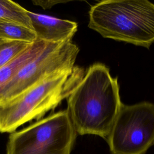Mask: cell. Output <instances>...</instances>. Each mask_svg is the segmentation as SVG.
Segmentation results:
<instances>
[{
    "label": "cell",
    "instance_id": "30bf717a",
    "mask_svg": "<svg viewBox=\"0 0 154 154\" xmlns=\"http://www.w3.org/2000/svg\"><path fill=\"white\" fill-rule=\"evenodd\" d=\"M0 38L33 43L37 40L35 32L23 25L0 21Z\"/></svg>",
    "mask_w": 154,
    "mask_h": 154
},
{
    "label": "cell",
    "instance_id": "6da1fadb",
    "mask_svg": "<svg viewBox=\"0 0 154 154\" xmlns=\"http://www.w3.org/2000/svg\"><path fill=\"white\" fill-rule=\"evenodd\" d=\"M67 99V112L79 135L106 139L122 103L117 78L105 64L91 65Z\"/></svg>",
    "mask_w": 154,
    "mask_h": 154
},
{
    "label": "cell",
    "instance_id": "8fae6325",
    "mask_svg": "<svg viewBox=\"0 0 154 154\" xmlns=\"http://www.w3.org/2000/svg\"><path fill=\"white\" fill-rule=\"evenodd\" d=\"M31 44L0 38V68L27 49Z\"/></svg>",
    "mask_w": 154,
    "mask_h": 154
},
{
    "label": "cell",
    "instance_id": "5b68a950",
    "mask_svg": "<svg viewBox=\"0 0 154 154\" xmlns=\"http://www.w3.org/2000/svg\"><path fill=\"white\" fill-rule=\"evenodd\" d=\"M106 140L111 154H144L154 144V104L122 103Z\"/></svg>",
    "mask_w": 154,
    "mask_h": 154
},
{
    "label": "cell",
    "instance_id": "52a82bcc",
    "mask_svg": "<svg viewBox=\"0 0 154 154\" xmlns=\"http://www.w3.org/2000/svg\"><path fill=\"white\" fill-rule=\"evenodd\" d=\"M28 14L38 40L54 43L72 41L77 31L78 23L75 22L29 11Z\"/></svg>",
    "mask_w": 154,
    "mask_h": 154
},
{
    "label": "cell",
    "instance_id": "277c9868",
    "mask_svg": "<svg viewBox=\"0 0 154 154\" xmlns=\"http://www.w3.org/2000/svg\"><path fill=\"white\" fill-rule=\"evenodd\" d=\"M76 134L67 110L60 111L11 133L6 154H70Z\"/></svg>",
    "mask_w": 154,
    "mask_h": 154
},
{
    "label": "cell",
    "instance_id": "7a4b0ae2",
    "mask_svg": "<svg viewBox=\"0 0 154 154\" xmlns=\"http://www.w3.org/2000/svg\"><path fill=\"white\" fill-rule=\"evenodd\" d=\"M85 74L79 66L51 75L14 97L0 103V132L12 133L22 125L39 120L67 98Z\"/></svg>",
    "mask_w": 154,
    "mask_h": 154
},
{
    "label": "cell",
    "instance_id": "3957f363",
    "mask_svg": "<svg viewBox=\"0 0 154 154\" xmlns=\"http://www.w3.org/2000/svg\"><path fill=\"white\" fill-rule=\"evenodd\" d=\"M88 27L105 38L149 48L154 42V4L147 0H108L89 11Z\"/></svg>",
    "mask_w": 154,
    "mask_h": 154
},
{
    "label": "cell",
    "instance_id": "8992f818",
    "mask_svg": "<svg viewBox=\"0 0 154 154\" xmlns=\"http://www.w3.org/2000/svg\"><path fill=\"white\" fill-rule=\"evenodd\" d=\"M79 51L72 41L48 43L0 88V103L14 97L51 75L73 69Z\"/></svg>",
    "mask_w": 154,
    "mask_h": 154
},
{
    "label": "cell",
    "instance_id": "7c38bea8",
    "mask_svg": "<svg viewBox=\"0 0 154 154\" xmlns=\"http://www.w3.org/2000/svg\"><path fill=\"white\" fill-rule=\"evenodd\" d=\"M33 4H35V5H40L43 8H49L53 5L58 4V3H62V2H66L65 1H32Z\"/></svg>",
    "mask_w": 154,
    "mask_h": 154
},
{
    "label": "cell",
    "instance_id": "9c48e42d",
    "mask_svg": "<svg viewBox=\"0 0 154 154\" xmlns=\"http://www.w3.org/2000/svg\"><path fill=\"white\" fill-rule=\"evenodd\" d=\"M28 11L14 1L0 0V21L20 24L32 29Z\"/></svg>",
    "mask_w": 154,
    "mask_h": 154
},
{
    "label": "cell",
    "instance_id": "ba28073f",
    "mask_svg": "<svg viewBox=\"0 0 154 154\" xmlns=\"http://www.w3.org/2000/svg\"><path fill=\"white\" fill-rule=\"evenodd\" d=\"M48 43L37 40L8 63L0 68V88L26 64L38 55Z\"/></svg>",
    "mask_w": 154,
    "mask_h": 154
}]
</instances>
